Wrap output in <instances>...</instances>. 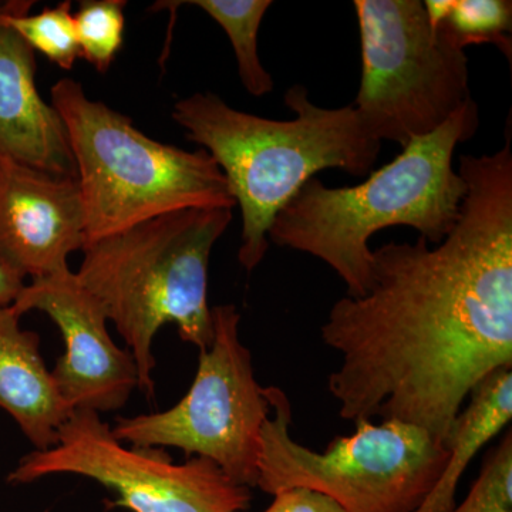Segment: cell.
<instances>
[{"mask_svg": "<svg viewBox=\"0 0 512 512\" xmlns=\"http://www.w3.org/2000/svg\"><path fill=\"white\" fill-rule=\"evenodd\" d=\"M458 161L453 231L373 249L369 291L335 302L320 328L342 359L328 389L343 420H399L446 443L471 392L512 367L511 128L500 150Z\"/></svg>", "mask_w": 512, "mask_h": 512, "instance_id": "obj_1", "label": "cell"}, {"mask_svg": "<svg viewBox=\"0 0 512 512\" xmlns=\"http://www.w3.org/2000/svg\"><path fill=\"white\" fill-rule=\"evenodd\" d=\"M478 126V106L471 99L434 133L409 141L362 184L335 188L313 177L278 212L268 238L325 262L346 285V296L365 295L373 276L370 239L377 232L410 227L439 245L456 227L467 184L453 157Z\"/></svg>", "mask_w": 512, "mask_h": 512, "instance_id": "obj_2", "label": "cell"}, {"mask_svg": "<svg viewBox=\"0 0 512 512\" xmlns=\"http://www.w3.org/2000/svg\"><path fill=\"white\" fill-rule=\"evenodd\" d=\"M292 120H272L228 106L214 93H195L174 104L173 119L200 144L225 175L242 214L238 261L254 271L269 249L278 212L323 170L366 177L383 143L367 131L353 104L325 109L302 84L289 87Z\"/></svg>", "mask_w": 512, "mask_h": 512, "instance_id": "obj_3", "label": "cell"}, {"mask_svg": "<svg viewBox=\"0 0 512 512\" xmlns=\"http://www.w3.org/2000/svg\"><path fill=\"white\" fill-rule=\"evenodd\" d=\"M232 221L231 208H185L86 244L76 275L96 296L136 360L138 389L156 392L153 343L177 326L200 352L214 339L208 305L212 249Z\"/></svg>", "mask_w": 512, "mask_h": 512, "instance_id": "obj_4", "label": "cell"}, {"mask_svg": "<svg viewBox=\"0 0 512 512\" xmlns=\"http://www.w3.org/2000/svg\"><path fill=\"white\" fill-rule=\"evenodd\" d=\"M52 106L76 164L86 244L168 212L237 207L225 175L204 148L187 151L147 137L124 114L89 99L69 77L53 86Z\"/></svg>", "mask_w": 512, "mask_h": 512, "instance_id": "obj_5", "label": "cell"}, {"mask_svg": "<svg viewBox=\"0 0 512 512\" xmlns=\"http://www.w3.org/2000/svg\"><path fill=\"white\" fill-rule=\"evenodd\" d=\"M266 394L272 414L261 431L256 487L272 497L309 488L350 512H417L446 470V443L399 420L359 421L355 433L311 450L292 437L288 396L275 386Z\"/></svg>", "mask_w": 512, "mask_h": 512, "instance_id": "obj_6", "label": "cell"}, {"mask_svg": "<svg viewBox=\"0 0 512 512\" xmlns=\"http://www.w3.org/2000/svg\"><path fill=\"white\" fill-rule=\"evenodd\" d=\"M362 79L355 107L380 143L406 146L443 126L468 100L464 49L434 29L420 0H355Z\"/></svg>", "mask_w": 512, "mask_h": 512, "instance_id": "obj_7", "label": "cell"}, {"mask_svg": "<svg viewBox=\"0 0 512 512\" xmlns=\"http://www.w3.org/2000/svg\"><path fill=\"white\" fill-rule=\"evenodd\" d=\"M211 311L214 339L200 352L183 399L164 412L120 417L111 431L124 444L174 447L208 458L235 483L254 488L271 404L266 387L256 380L251 352L239 339L237 306L228 303Z\"/></svg>", "mask_w": 512, "mask_h": 512, "instance_id": "obj_8", "label": "cell"}, {"mask_svg": "<svg viewBox=\"0 0 512 512\" xmlns=\"http://www.w3.org/2000/svg\"><path fill=\"white\" fill-rule=\"evenodd\" d=\"M60 474L96 481L119 497L114 505L133 512H247L252 501L251 488L235 483L208 458L175 463L163 447L121 443L90 410H74L55 446L23 457L8 483L32 484Z\"/></svg>", "mask_w": 512, "mask_h": 512, "instance_id": "obj_9", "label": "cell"}, {"mask_svg": "<svg viewBox=\"0 0 512 512\" xmlns=\"http://www.w3.org/2000/svg\"><path fill=\"white\" fill-rule=\"evenodd\" d=\"M12 308L20 316L46 313L62 332L64 353L53 380L64 403L74 410L107 413L123 409L138 389L136 360L114 343L106 309L69 268L32 279Z\"/></svg>", "mask_w": 512, "mask_h": 512, "instance_id": "obj_10", "label": "cell"}, {"mask_svg": "<svg viewBox=\"0 0 512 512\" xmlns=\"http://www.w3.org/2000/svg\"><path fill=\"white\" fill-rule=\"evenodd\" d=\"M79 181L0 157V254L32 279L69 268L86 245Z\"/></svg>", "mask_w": 512, "mask_h": 512, "instance_id": "obj_11", "label": "cell"}, {"mask_svg": "<svg viewBox=\"0 0 512 512\" xmlns=\"http://www.w3.org/2000/svg\"><path fill=\"white\" fill-rule=\"evenodd\" d=\"M0 157L77 178L66 127L36 86L35 52L0 20Z\"/></svg>", "mask_w": 512, "mask_h": 512, "instance_id": "obj_12", "label": "cell"}, {"mask_svg": "<svg viewBox=\"0 0 512 512\" xmlns=\"http://www.w3.org/2000/svg\"><path fill=\"white\" fill-rule=\"evenodd\" d=\"M12 306L0 309V409L18 423L36 451L57 443L72 414L40 352V336L20 328Z\"/></svg>", "mask_w": 512, "mask_h": 512, "instance_id": "obj_13", "label": "cell"}, {"mask_svg": "<svg viewBox=\"0 0 512 512\" xmlns=\"http://www.w3.org/2000/svg\"><path fill=\"white\" fill-rule=\"evenodd\" d=\"M451 426L446 470L417 512H447L456 505L458 481L468 464L512 419V367L495 370L471 392Z\"/></svg>", "mask_w": 512, "mask_h": 512, "instance_id": "obj_14", "label": "cell"}, {"mask_svg": "<svg viewBox=\"0 0 512 512\" xmlns=\"http://www.w3.org/2000/svg\"><path fill=\"white\" fill-rule=\"evenodd\" d=\"M181 5H194L204 10L227 33L237 57L239 79L251 96L264 97L274 90V80L262 66L258 53V33L269 0H190Z\"/></svg>", "mask_w": 512, "mask_h": 512, "instance_id": "obj_15", "label": "cell"}, {"mask_svg": "<svg viewBox=\"0 0 512 512\" xmlns=\"http://www.w3.org/2000/svg\"><path fill=\"white\" fill-rule=\"evenodd\" d=\"M33 2H6L0 5V20L16 33L33 52L42 53L60 69L72 70L80 57L72 3L62 2L30 15Z\"/></svg>", "mask_w": 512, "mask_h": 512, "instance_id": "obj_16", "label": "cell"}, {"mask_svg": "<svg viewBox=\"0 0 512 512\" xmlns=\"http://www.w3.org/2000/svg\"><path fill=\"white\" fill-rule=\"evenodd\" d=\"M457 46L495 45L511 63L512 2L454 0L450 15L439 26Z\"/></svg>", "mask_w": 512, "mask_h": 512, "instance_id": "obj_17", "label": "cell"}, {"mask_svg": "<svg viewBox=\"0 0 512 512\" xmlns=\"http://www.w3.org/2000/svg\"><path fill=\"white\" fill-rule=\"evenodd\" d=\"M124 0H87L73 13L80 57L101 74L109 72L124 42Z\"/></svg>", "mask_w": 512, "mask_h": 512, "instance_id": "obj_18", "label": "cell"}, {"mask_svg": "<svg viewBox=\"0 0 512 512\" xmlns=\"http://www.w3.org/2000/svg\"><path fill=\"white\" fill-rule=\"evenodd\" d=\"M447 512H512V434L488 453L463 503Z\"/></svg>", "mask_w": 512, "mask_h": 512, "instance_id": "obj_19", "label": "cell"}, {"mask_svg": "<svg viewBox=\"0 0 512 512\" xmlns=\"http://www.w3.org/2000/svg\"><path fill=\"white\" fill-rule=\"evenodd\" d=\"M264 512H350L329 495L309 488H289L274 495Z\"/></svg>", "mask_w": 512, "mask_h": 512, "instance_id": "obj_20", "label": "cell"}, {"mask_svg": "<svg viewBox=\"0 0 512 512\" xmlns=\"http://www.w3.org/2000/svg\"><path fill=\"white\" fill-rule=\"evenodd\" d=\"M26 275L0 254V309L8 308L25 288Z\"/></svg>", "mask_w": 512, "mask_h": 512, "instance_id": "obj_21", "label": "cell"}, {"mask_svg": "<svg viewBox=\"0 0 512 512\" xmlns=\"http://www.w3.org/2000/svg\"><path fill=\"white\" fill-rule=\"evenodd\" d=\"M454 0H427L423 2L424 10H426L427 19L434 29L439 28L441 23L450 15L453 8Z\"/></svg>", "mask_w": 512, "mask_h": 512, "instance_id": "obj_22", "label": "cell"}]
</instances>
